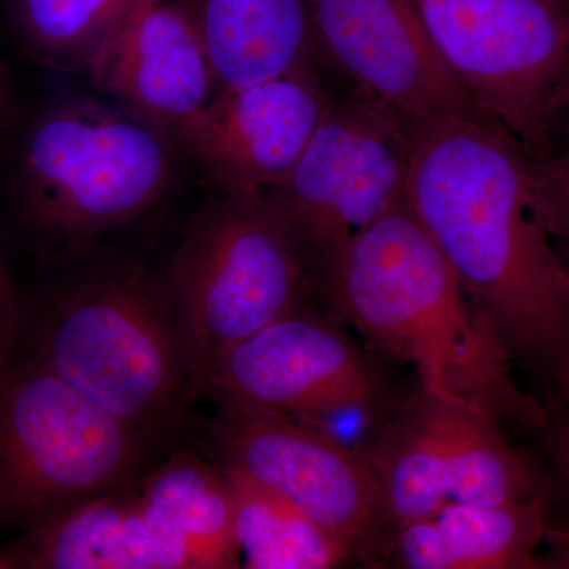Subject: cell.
I'll use <instances>...</instances> for the list:
<instances>
[{
    "label": "cell",
    "instance_id": "obj_11",
    "mask_svg": "<svg viewBox=\"0 0 569 569\" xmlns=\"http://www.w3.org/2000/svg\"><path fill=\"white\" fill-rule=\"evenodd\" d=\"M219 400L299 419L372 415L383 387L366 356L326 318L301 309L266 326L198 381Z\"/></svg>",
    "mask_w": 569,
    "mask_h": 569
},
{
    "label": "cell",
    "instance_id": "obj_20",
    "mask_svg": "<svg viewBox=\"0 0 569 569\" xmlns=\"http://www.w3.org/2000/svg\"><path fill=\"white\" fill-rule=\"evenodd\" d=\"M141 0H0L11 39L47 69L84 73L111 29Z\"/></svg>",
    "mask_w": 569,
    "mask_h": 569
},
{
    "label": "cell",
    "instance_id": "obj_7",
    "mask_svg": "<svg viewBox=\"0 0 569 569\" xmlns=\"http://www.w3.org/2000/svg\"><path fill=\"white\" fill-rule=\"evenodd\" d=\"M408 159L407 119L359 91L332 99L293 171L264 194L328 301L355 239L402 197Z\"/></svg>",
    "mask_w": 569,
    "mask_h": 569
},
{
    "label": "cell",
    "instance_id": "obj_28",
    "mask_svg": "<svg viewBox=\"0 0 569 569\" xmlns=\"http://www.w3.org/2000/svg\"><path fill=\"white\" fill-rule=\"evenodd\" d=\"M550 2H552L569 21V0H550Z\"/></svg>",
    "mask_w": 569,
    "mask_h": 569
},
{
    "label": "cell",
    "instance_id": "obj_1",
    "mask_svg": "<svg viewBox=\"0 0 569 569\" xmlns=\"http://www.w3.org/2000/svg\"><path fill=\"white\" fill-rule=\"evenodd\" d=\"M407 121L403 201L548 407L569 389V272L531 159L473 116Z\"/></svg>",
    "mask_w": 569,
    "mask_h": 569
},
{
    "label": "cell",
    "instance_id": "obj_27",
    "mask_svg": "<svg viewBox=\"0 0 569 569\" xmlns=\"http://www.w3.org/2000/svg\"><path fill=\"white\" fill-rule=\"evenodd\" d=\"M556 142V152L569 153V103L561 112L559 126H557Z\"/></svg>",
    "mask_w": 569,
    "mask_h": 569
},
{
    "label": "cell",
    "instance_id": "obj_3",
    "mask_svg": "<svg viewBox=\"0 0 569 569\" xmlns=\"http://www.w3.org/2000/svg\"><path fill=\"white\" fill-rule=\"evenodd\" d=\"M179 153L104 97H62L21 134L10 178L18 219L50 257L81 252L167 197Z\"/></svg>",
    "mask_w": 569,
    "mask_h": 569
},
{
    "label": "cell",
    "instance_id": "obj_9",
    "mask_svg": "<svg viewBox=\"0 0 569 569\" xmlns=\"http://www.w3.org/2000/svg\"><path fill=\"white\" fill-rule=\"evenodd\" d=\"M366 452L395 530L449 501L503 505L548 498L545 482L509 445L496 418L421 387L383 422Z\"/></svg>",
    "mask_w": 569,
    "mask_h": 569
},
{
    "label": "cell",
    "instance_id": "obj_21",
    "mask_svg": "<svg viewBox=\"0 0 569 569\" xmlns=\"http://www.w3.org/2000/svg\"><path fill=\"white\" fill-rule=\"evenodd\" d=\"M535 194L556 244L569 242V153L531 160Z\"/></svg>",
    "mask_w": 569,
    "mask_h": 569
},
{
    "label": "cell",
    "instance_id": "obj_12",
    "mask_svg": "<svg viewBox=\"0 0 569 569\" xmlns=\"http://www.w3.org/2000/svg\"><path fill=\"white\" fill-rule=\"evenodd\" d=\"M335 97L313 66L220 88L183 134L186 153L220 192L264 194L293 171Z\"/></svg>",
    "mask_w": 569,
    "mask_h": 569
},
{
    "label": "cell",
    "instance_id": "obj_23",
    "mask_svg": "<svg viewBox=\"0 0 569 569\" xmlns=\"http://www.w3.org/2000/svg\"><path fill=\"white\" fill-rule=\"evenodd\" d=\"M22 309L20 296L6 258L0 252V370L13 362L20 353Z\"/></svg>",
    "mask_w": 569,
    "mask_h": 569
},
{
    "label": "cell",
    "instance_id": "obj_14",
    "mask_svg": "<svg viewBox=\"0 0 569 569\" xmlns=\"http://www.w3.org/2000/svg\"><path fill=\"white\" fill-rule=\"evenodd\" d=\"M96 91L181 146L219 89L203 41L173 0H141L84 71Z\"/></svg>",
    "mask_w": 569,
    "mask_h": 569
},
{
    "label": "cell",
    "instance_id": "obj_17",
    "mask_svg": "<svg viewBox=\"0 0 569 569\" xmlns=\"http://www.w3.org/2000/svg\"><path fill=\"white\" fill-rule=\"evenodd\" d=\"M203 41L220 88L253 84L318 52L307 0H173Z\"/></svg>",
    "mask_w": 569,
    "mask_h": 569
},
{
    "label": "cell",
    "instance_id": "obj_25",
    "mask_svg": "<svg viewBox=\"0 0 569 569\" xmlns=\"http://www.w3.org/2000/svg\"><path fill=\"white\" fill-rule=\"evenodd\" d=\"M11 110V84L6 66L0 59V134L6 129Z\"/></svg>",
    "mask_w": 569,
    "mask_h": 569
},
{
    "label": "cell",
    "instance_id": "obj_13",
    "mask_svg": "<svg viewBox=\"0 0 569 569\" xmlns=\"http://www.w3.org/2000/svg\"><path fill=\"white\" fill-rule=\"evenodd\" d=\"M318 52L406 119L479 118L413 0H307ZM481 119V118H479Z\"/></svg>",
    "mask_w": 569,
    "mask_h": 569
},
{
    "label": "cell",
    "instance_id": "obj_5",
    "mask_svg": "<svg viewBox=\"0 0 569 569\" xmlns=\"http://www.w3.org/2000/svg\"><path fill=\"white\" fill-rule=\"evenodd\" d=\"M151 441L18 356L0 370V530L26 533L129 485Z\"/></svg>",
    "mask_w": 569,
    "mask_h": 569
},
{
    "label": "cell",
    "instance_id": "obj_24",
    "mask_svg": "<svg viewBox=\"0 0 569 569\" xmlns=\"http://www.w3.org/2000/svg\"><path fill=\"white\" fill-rule=\"evenodd\" d=\"M546 541L549 550L538 553V569H569V529H553L550 523Z\"/></svg>",
    "mask_w": 569,
    "mask_h": 569
},
{
    "label": "cell",
    "instance_id": "obj_29",
    "mask_svg": "<svg viewBox=\"0 0 569 569\" xmlns=\"http://www.w3.org/2000/svg\"><path fill=\"white\" fill-rule=\"evenodd\" d=\"M557 247H559V252L561 254V258H563L565 264H567V269L569 272V242H559Z\"/></svg>",
    "mask_w": 569,
    "mask_h": 569
},
{
    "label": "cell",
    "instance_id": "obj_15",
    "mask_svg": "<svg viewBox=\"0 0 569 569\" xmlns=\"http://www.w3.org/2000/svg\"><path fill=\"white\" fill-rule=\"evenodd\" d=\"M22 569H194L142 503L137 479L13 539Z\"/></svg>",
    "mask_w": 569,
    "mask_h": 569
},
{
    "label": "cell",
    "instance_id": "obj_10",
    "mask_svg": "<svg viewBox=\"0 0 569 569\" xmlns=\"http://www.w3.org/2000/svg\"><path fill=\"white\" fill-rule=\"evenodd\" d=\"M220 403L212 427L219 466L244 471L290 498L351 557L372 560L388 552L395 529L366 451L280 411Z\"/></svg>",
    "mask_w": 569,
    "mask_h": 569
},
{
    "label": "cell",
    "instance_id": "obj_4",
    "mask_svg": "<svg viewBox=\"0 0 569 569\" xmlns=\"http://www.w3.org/2000/svg\"><path fill=\"white\" fill-rule=\"evenodd\" d=\"M167 282L138 261L89 269L48 302L22 358L142 436L163 437L194 387Z\"/></svg>",
    "mask_w": 569,
    "mask_h": 569
},
{
    "label": "cell",
    "instance_id": "obj_6",
    "mask_svg": "<svg viewBox=\"0 0 569 569\" xmlns=\"http://www.w3.org/2000/svg\"><path fill=\"white\" fill-rule=\"evenodd\" d=\"M194 387L313 291L263 194H220L189 224L167 279Z\"/></svg>",
    "mask_w": 569,
    "mask_h": 569
},
{
    "label": "cell",
    "instance_id": "obj_18",
    "mask_svg": "<svg viewBox=\"0 0 569 569\" xmlns=\"http://www.w3.org/2000/svg\"><path fill=\"white\" fill-rule=\"evenodd\" d=\"M137 486L149 515L189 550L194 569L242 567L222 467L181 451Z\"/></svg>",
    "mask_w": 569,
    "mask_h": 569
},
{
    "label": "cell",
    "instance_id": "obj_19",
    "mask_svg": "<svg viewBox=\"0 0 569 569\" xmlns=\"http://www.w3.org/2000/svg\"><path fill=\"white\" fill-rule=\"evenodd\" d=\"M222 470L230 492L242 567L331 569L351 559L346 546L290 498L244 471L231 467H222Z\"/></svg>",
    "mask_w": 569,
    "mask_h": 569
},
{
    "label": "cell",
    "instance_id": "obj_8",
    "mask_svg": "<svg viewBox=\"0 0 569 569\" xmlns=\"http://www.w3.org/2000/svg\"><path fill=\"white\" fill-rule=\"evenodd\" d=\"M482 121L531 160L557 149L569 103V21L550 0H413Z\"/></svg>",
    "mask_w": 569,
    "mask_h": 569
},
{
    "label": "cell",
    "instance_id": "obj_2",
    "mask_svg": "<svg viewBox=\"0 0 569 569\" xmlns=\"http://www.w3.org/2000/svg\"><path fill=\"white\" fill-rule=\"evenodd\" d=\"M340 317L417 370L419 387L531 432L545 403L519 387L515 365L436 242L400 197L355 239L331 299Z\"/></svg>",
    "mask_w": 569,
    "mask_h": 569
},
{
    "label": "cell",
    "instance_id": "obj_22",
    "mask_svg": "<svg viewBox=\"0 0 569 569\" xmlns=\"http://www.w3.org/2000/svg\"><path fill=\"white\" fill-rule=\"evenodd\" d=\"M546 425L539 430L549 460L548 500L552 498L569 520V389L546 407Z\"/></svg>",
    "mask_w": 569,
    "mask_h": 569
},
{
    "label": "cell",
    "instance_id": "obj_26",
    "mask_svg": "<svg viewBox=\"0 0 569 569\" xmlns=\"http://www.w3.org/2000/svg\"><path fill=\"white\" fill-rule=\"evenodd\" d=\"M0 569H22L20 552L13 539L0 541Z\"/></svg>",
    "mask_w": 569,
    "mask_h": 569
},
{
    "label": "cell",
    "instance_id": "obj_16",
    "mask_svg": "<svg viewBox=\"0 0 569 569\" xmlns=\"http://www.w3.org/2000/svg\"><path fill=\"white\" fill-rule=\"evenodd\" d=\"M548 498L503 505L449 501L392 533L389 550L407 569H538L548 537Z\"/></svg>",
    "mask_w": 569,
    "mask_h": 569
}]
</instances>
